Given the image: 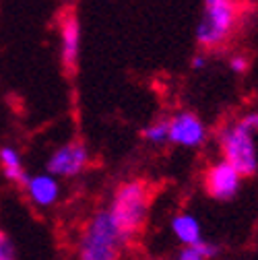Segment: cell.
Here are the masks:
<instances>
[{
  "instance_id": "15",
  "label": "cell",
  "mask_w": 258,
  "mask_h": 260,
  "mask_svg": "<svg viewBox=\"0 0 258 260\" xmlns=\"http://www.w3.org/2000/svg\"><path fill=\"white\" fill-rule=\"evenodd\" d=\"M248 67H250V62H248V58L242 56V54H236V56L230 58V69H232V73H236V75H244V73L248 71Z\"/></svg>"
},
{
  "instance_id": "7",
  "label": "cell",
  "mask_w": 258,
  "mask_h": 260,
  "mask_svg": "<svg viewBox=\"0 0 258 260\" xmlns=\"http://www.w3.org/2000/svg\"><path fill=\"white\" fill-rule=\"evenodd\" d=\"M242 174L228 164L225 159L211 164L203 174V186L207 194L215 201H232L240 192L242 186Z\"/></svg>"
},
{
  "instance_id": "2",
  "label": "cell",
  "mask_w": 258,
  "mask_h": 260,
  "mask_svg": "<svg viewBox=\"0 0 258 260\" xmlns=\"http://www.w3.org/2000/svg\"><path fill=\"white\" fill-rule=\"evenodd\" d=\"M238 0H203V15L197 23L195 38L201 50H219L232 40L240 23Z\"/></svg>"
},
{
  "instance_id": "8",
  "label": "cell",
  "mask_w": 258,
  "mask_h": 260,
  "mask_svg": "<svg viewBox=\"0 0 258 260\" xmlns=\"http://www.w3.org/2000/svg\"><path fill=\"white\" fill-rule=\"evenodd\" d=\"M170 122V143L186 149H197L207 141V126L205 122L192 112H178Z\"/></svg>"
},
{
  "instance_id": "1",
  "label": "cell",
  "mask_w": 258,
  "mask_h": 260,
  "mask_svg": "<svg viewBox=\"0 0 258 260\" xmlns=\"http://www.w3.org/2000/svg\"><path fill=\"white\" fill-rule=\"evenodd\" d=\"M151 186L145 180H128L116 188L108 213L126 242L143 232L151 211Z\"/></svg>"
},
{
  "instance_id": "12",
  "label": "cell",
  "mask_w": 258,
  "mask_h": 260,
  "mask_svg": "<svg viewBox=\"0 0 258 260\" xmlns=\"http://www.w3.org/2000/svg\"><path fill=\"white\" fill-rule=\"evenodd\" d=\"M217 246L207 242V240H201L197 244H190V246H184L178 254V260H211L217 256Z\"/></svg>"
},
{
  "instance_id": "17",
  "label": "cell",
  "mask_w": 258,
  "mask_h": 260,
  "mask_svg": "<svg viewBox=\"0 0 258 260\" xmlns=\"http://www.w3.org/2000/svg\"><path fill=\"white\" fill-rule=\"evenodd\" d=\"M192 69H195V71L207 69V56L205 54H197L195 58H192Z\"/></svg>"
},
{
  "instance_id": "10",
  "label": "cell",
  "mask_w": 258,
  "mask_h": 260,
  "mask_svg": "<svg viewBox=\"0 0 258 260\" xmlns=\"http://www.w3.org/2000/svg\"><path fill=\"white\" fill-rule=\"evenodd\" d=\"M172 232L176 236V240L184 246H190V244H197L203 240V230H201V223L188 215V213H178L174 219H172Z\"/></svg>"
},
{
  "instance_id": "5",
  "label": "cell",
  "mask_w": 258,
  "mask_h": 260,
  "mask_svg": "<svg viewBox=\"0 0 258 260\" xmlns=\"http://www.w3.org/2000/svg\"><path fill=\"white\" fill-rule=\"evenodd\" d=\"M91 164V153L83 141H71L58 147L48 159V172L56 178H77Z\"/></svg>"
},
{
  "instance_id": "13",
  "label": "cell",
  "mask_w": 258,
  "mask_h": 260,
  "mask_svg": "<svg viewBox=\"0 0 258 260\" xmlns=\"http://www.w3.org/2000/svg\"><path fill=\"white\" fill-rule=\"evenodd\" d=\"M143 139L153 145H161V143L170 141V122L166 118H159V120L147 124L143 128Z\"/></svg>"
},
{
  "instance_id": "3",
  "label": "cell",
  "mask_w": 258,
  "mask_h": 260,
  "mask_svg": "<svg viewBox=\"0 0 258 260\" xmlns=\"http://www.w3.org/2000/svg\"><path fill=\"white\" fill-rule=\"evenodd\" d=\"M126 244L128 242L120 234L108 209H104L95 213L85 225L79 240L77 260H120Z\"/></svg>"
},
{
  "instance_id": "6",
  "label": "cell",
  "mask_w": 258,
  "mask_h": 260,
  "mask_svg": "<svg viewBox=\"0 0 258 260\" xmlns=\"http://www.w3.org/2000/svg\"><path fill=\"white\" fill-rule=\"evenodd\" d=\"M58 50L67 73H75L81 56V23L75 9H64L58 19Z\"/></svg>"
},
{
  "instance_id": "9",
  "label": "cell",
  "mask_w": 258,
  "mask_h": 260,
  "mask_svg": "<svg viewBox=\"0 0 258 260\" xmlns=\"http://www.w3.org/2000/svg\"><path fill=\"white\" fill-rule=\"evenodd\" d=\"M23 186L27 192V199L40 209H48V207L56 205L60 199V184H58L56 176H52L50 172L27 176Z\"/></svg>"
},
{
  "instance_id": "4",
  "label": "cell",
  "mask_w": 258,
  "mask_h": 260,
  "mask_svg": "<svg viewBox=\"0 0 258 260\" xmlns=\"http://www.w3.org/2000/svg\"><path fill=\"white\" fill-rule=\"evenodd\" d=\"M219 149L223 159L232 164L244 178H252L258 172V149L250 130L240 122L225 124L219 130Z\"/></svg>"
},
{
  "instance_id": "11",
  "label": "cell",
  "mask_w": 258,
  "mask_h": 260,
  "mask_svg": "<svg viewBox=\"0 0 258 260\" xmlns=\"http://www.w3.org/2000/svg\"><path fill=\"white\" fill-rule=\"evenodd\" d=\"M0 166H3V174L7 180L15 182V184H25L27 180V172L23 168V159L21 153L15 147H3L0 149Z\"/></svg>"
},
{
  "instance_id": "14",
  "label": "cell",
  "mask_w": 258,
  "mask_h": 260,
  "mask_svg": "<svg viewBox=\"0 0 258 260\" xmlns=\"http://www.w3.org/2000/svg\"><path fill=\"white\" fill-rule=\"evenodd\" d=\"M0 260H17V248L11 236L0 227Z\"/></svg>"
},
{
  "instance_id": "16",
  "label": "cell",
  "mask_w": 258,
  "mask_h": 260,
  "mask_svg": "<svg viewBox=\"0 0 258 260\" xmlns=\"http://www.w3.org/2000/svg\"><path fill=\"white\" fill-rule=\"evenodd\" d=\"M246 130H250L252 135H258V112H248L246 116H242L238 120Z\"/></svg>"
}]
</instances>
